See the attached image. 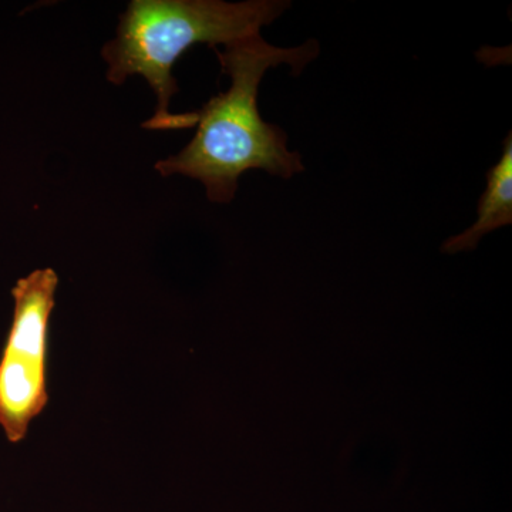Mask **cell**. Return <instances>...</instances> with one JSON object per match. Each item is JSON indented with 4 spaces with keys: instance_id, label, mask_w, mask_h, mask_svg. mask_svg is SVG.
<instances>
[{
    "instance_id": "obj_1",
    "label": "cell",
    "mask_w": 512,
    "mask_h": 512,
    "mask_svg": "<svg viewBox=\"0 0 512 512\" xmlns=\"http://www.w3.org/2000/svg\"><path fill=\"white\" fill-rule=\"evenodd\" d=\"M224 49H212L222 74L231 79L227 92L217 94L197 111V133L180 153L158 161L163 177L180 174L200 181L208 200H234L238 180L249 170L289 180L305 171L298 151L288 148L281 127L259 114L258 90L269 69L286 64L299 76L319 56V43L285 49L269 45L261 35L235 40Z\"/></svg>"
},
{
    "instance_id": "obj_2",
    "label": "cell",
    "mask_w": 512,
    "mask_h": 512,
    "mask_svg": "<svg viewBox=\"0 0 512 512\" xmlns=\"http://www.w3.org/2000/svg\"><path fill=\"white\" fill-rule=\"evenodd\" d=\"M291 2L249 0H133L120 16L117 36L103 47L109 64L107 80L121 86L128 77L141 76L157 97L156 114L143 124L148 130H184L197 124V111L170 113L178 93L173 76L177 60L192 46L215 49L235 40L261 35Z\"/></svg>"
},
{
    "instance_id": "obj_3",
    "label": "cell",
    "mask_w": 512,
    "mask_h": 512,
    "mask_svg": "<svg viewBox=\"0 0 512 512\" xmlns=\"http://www.w3.org/2000/svg\"><path fill=\"white\" fill-rule=\"evenodd\" d=\"M59 276L36 269L12 289V325L0 356V427L9 443L26 439L30 423L49 403L47 356Z\"/></svg>"
},
{
    "instance_id": "obj_4",
    "label": "cell",
    "mask_w": 512,
    "mask_h": 512,
    "mask_svg": "<svg viewBox=\"0 0 512 512\" xmlns=\"http://www.w3.org/2000/svg\"><path fill=\"white\" fill-rule=\"evenodd\" d=\"M478 218L463 234L448 239L443 245L447 254L468 251L495 231L512 224V134L504 140L503 156L488 170L487 187L478 204Z\"/></svg>"
}]
</instances>
